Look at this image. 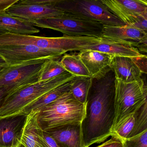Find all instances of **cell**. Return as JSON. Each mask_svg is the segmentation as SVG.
Masks as SVG:
<instances>
[{
  "label": "cell",
  "instance_id": "cell-25",
  "mask_svg": "<svg viewBox=\"0 0 147 147\" xmlns=\"http://www.w3.org/2000/svg\"><path fill=\"white\" fill-rule=\"evenodd\" d=\"M147 130V102L136 111L134 127L128 138L136 136Z\"/></svg>",
  "mask_w": 147,
  "mask_h": 147
},
{
  "label": "cell",
  "instance_id": "cell-9",
  "mask_svg": "<svg viewBox=\"0 0 147 147\" xmlns=\"http://www.w3.org/2000/svg\"><path fill=\"white\" fill-rule=\"evenodd\" d=\"M0 57L8 66L39 59H58L60 58L50 50L33 45L0 46Z\"/></svg>",
  "mask_w": 147,
  "mask_h": 147
},
{
  "label": "cell",
  "instance_id": "cell-23",
  "mask_svg": "<svg viewBox=\"0 0 147 147\" xmlns=\"http://www.w3.org/2000/svg\"><path fill=\"white\" fill-rule=\"evenodd\" d=\"M66 71L60 61L58 59H47L41 66L39 74V81L48 80Z\"/></svg>",
  "mask_w": 147,
  "mask_h": 147
},
{
  "label": "cell",
  "instance_id": "cell-31",
  "mask_svg": "<svg viewBox=\"0 0 147 147\" xmlns=\"http://www.w3.org/2000/svg\"><path fill=\"white\" fill-rule=\"evenodd\" d=\"M21 0H0V13L6 12L7 9Z\"/></svg>",
  "mask_w": 147,
  "mask_h": 147
},
{
  "label": "cell",
  "instance_id": "cell-11",
  "mask_svg": "<svg viewBox=\"0 0 147 147\" xmlns=\"http://www.w3.org/2000/svg\"><path fill=\"white\" fill-rule=\"evenodd\" d=\"M108 10L126 25L139 16L147 14V0H101Z\"/></svg>",
  "mask_w": 147,
  "mask_h": 147
},
{
  "label": "cell",
  "instance_id": "cell-39",
  "mask_svg": "<svg viewBox=\"0 0 147 147\" xmlns=\"http://www.w3.org/2000/svg\"></svg>",
  "mask_w": 147,
  "mask_h": 147
},
{
  "label": "cell",
  "instance_id": "cell-16",
  "mask_svg": "<svg viewBox=\"0 0 147 147\" xmlns=\"http://www.w3.org/2000/svg\"><path fill=\"white\" fill-rule=\"evenodd\" d=\"M45 132L61 147H84L81 123L69 124Z\"/></svg>",
  "mask_w": 147,
  "mask_h": 147
},
{
  "label": "cell",
  "instance_id": "cell-12",
  "mask_svg": "<svg viewBox=\"0 0 147 147\" xmlns=\"http://www.w3.org/2000/svg\"><path fill=\"white\" fill-rule=\"evenodd\" d=\"M27 114L0 117V147H19Z\"/></svg>",
  "mask_w": 147,
  "mask_h": 147
},
{
  "label": "cell",
  "instance_id": "cell-30",
  "mask_svg": "<svg viewBox=\"0 0 147 147\" xmlns=\"http://www.w3.org/2000/svg\"><path fill=\"white\" fill-rule=\"evenodd\" d=\"M66 0H21L17 3L20 4H54Z\"/></svg>",
  "mask_w": 147,
  "mask_h": 147
},
{
  "label": "cell",
  "instance_id": "cell-14",
  "mask_svg": "<svg viewBox=\"0 0 147 147\" xmlns=\"http://www.w3.org/2000/svg\"><path fill=\"white\" fill-rule=\"evenodd\" d=\"M92 78H99L111 70L110 64L114 56L92 50L81 51L78 54Z\"/></svg>",
  "mask_w": 147,
  "mask_h": 147
},
{
  "label": "cell",
  "instance_id": "cell-18",
  "mask_svg": "<svg viewBox=\"0 0 147 147\" xmlns=\"http://www.w3.org/2000/svg\"><path fill=\"white\" fill-rule=\"evenodd\" d=\"M110 68L116 79L124 83L138 81L143 74L132 58L128 57H114Z\"/></svg>",
  "mask_w": 147,
  "mask_h": 147
},
{
  "label": "cell",
  "instance_id": "cell-35",
  "mask_svg": "<svg viewBox=\"0 0 147 147\" xmlns=\"http://www.w3.org/2000/svg\"><path fill=\"white\" fill-rule=\"evenodd\" d=\"M7 32H8L6 31V30H4V29L0 28V35L6 33Z\"/></svg>",
  "mask_w": 147,
  "mask_h": 147
},
{
  "label": "cell",
  "instance_id": "cell-28",
  "mask_svg": "<svg viewBox=\"0 0 147 147\" xmlns=\"http://www.w3.org/2000/svg\"><path fill=\"white\" fill-rule=\"evenodd\" d=\"M142 73L147 74V56L144 54L141 57L131 58Z\"/></svg>",
  "mask_w": 147,
  "mask_h": 147
},
{
  "label": "cell",
  "instance_id": "cell-26",
  "mask_svg": "<svg viewBox=\"0 0 147 147\" xmlns=\"http://www.w3.org/2000/svg\"><path fill=\"white\" fill-rule=\"evenodd\" d=\"M122 142L123 147H147V130Z\"/></svg>",
  "mask_w": 147,
  "mask_h": 147
},
{
  "label": "cell",
  "instance_id": "cell-3",
  "mask_svg": "<svg viewBox=\"0 0 147 147\" xmlns=\"http://www.w3.org/2000/svg\"><path fill=\"white\" fill-rule=\"evenodd\" d=\"M100 40V38L89 36L45 37L7 32L0 35V46L33 45L50 50L60 57L67 52L80 51L84 47Z\"/></svg>",
  "mask_w": 147,
  "mask_h": 147
},
{
  "label": "cell",
  "instance_id": "cell-34",
  "mask_svg": "<svg viewBox=\"0 0 147 147\" xmlns=\"http://www.w3.org/2000/svg\"><path fill=\"white\" fill-rule=\"evenodd\" d=\"M7 66L8 65L6 63L5 60L1 57H0V68H4Z\"/></svg>",
  "mask_w": 147,
  "mask_h": 147
},
{
  "label": "cell",
  "instance_id": "cell-32",
  "mask_svg": "<svg viewBox=\"0 0 147 147\" xmlns=\"http://www.w3.org/2000/svg\"><path fill=\"white\" fill-rule=\"evenodd\" d=\"M43 136L47 147H61L54 139L45 131H43Z\"/></svg>",
  "mask_w": 147,
  "mask_h": 147
},
{
  "label": "cell",
  "instance_id": "cell-27",
  "mask_svg": "<svg viewBox=\"0 0 147 147\" xmlns=\"http://www.w3.org/2000/svg\"><path fill=\"white\" fill-rule=\"evenodd\" d=\"M129 26L147 32V14L139 16Z\"/></svg>",
  "mask_w": 147,
  "mask_h": 147
},
{
  "label": "cell",
  "instance_id": "cell-10",
  "mask_svg": "<svg viewBox=\"0 0 147 147\" xmlns=\"http://www.w3.org/2000/svg\"><path fill=\"white\" fill-rule=\"evenodd\" d=\"M102 38L135 47L140 53H147V33L129 25H104Z\"/></svg>",
  "mask_w": 147,
  "mask_h": 147
},
{
  "label": "cell",
  "instance_id": "cell-1",
  "mask_svg": "<svg viewBox=\"0 0 147 147\" xmlns=\"http://www.w3.org/2000/svg\"><path fill=\"white\" fill-rule=\"evenodd\" d=\"M115 80L111 70L99 78L92 79L86 115L81 123L84 147L103 142L113 135Z\"/></svg>",
  "mask_w": 147,
  "mask_h": 147
},
{
  "label": "cell",
  "instance_id": "cell-29",
  "mask_svg": "<svg viewBox=\"0 0 147 147\" xmlns=\"http://www.w3.org/2000/svg\"><path fill=\"white\" fill-rule=\"evenodd\" d=\"M96 147H123V142L120 138L113 135L109 140Z\"/></svg>",
  "mask_w": 147,
  "mask_h": 147
},
{
  "label": "cell",
  "instance_id": "cell-38",
  "mask_svg": "<svg viewBox=\"0 0 147 147\" xmlns=\"http://www.w3.org/2000/svg\"></svg>",
  "mask_w": 147,
  "mask_h": 147
},
{
  "label": "cell",
  "instance_id": "cell-22",
  "mask_svg": "<svg viewBox=\"0 0 147 147\" xmlns=\"http://www.w3.org/2000/svg\"><path fill=\"white\" fill-rule=\"evenodd\" d=\"M91 77H76L72 80L70 92L73 96L79 102L87 103L89 91L92 83Z\"/></svg>",
  "mask_w": 147,
  "mask_h": 147
},
{
  "label": "cell",
  "instance_id": "cell-17",
  "mask_svg": "<svg viewBox=\"0 0 147 147\" xmlns=\"http://www.w3.org/2000/svg\"><path fill=\"white\" fill-rule=\"evenodd\" d=\"M85 50L101 52L114 57L132 58L141 57L144 55L141 53L135 47L103 38H101V40L98 43L84 47L81 51Z\"/></svg>",
  "mask_w": 147,
  "mask_h": 147
},
{
  "label": "cell",
  "instance_id": "cell-2",
  "mask_svg": "<svg viewBox=\"0 0 147 147\" xmlns=\"http://www.w3.org/2000/svg\"><path fill=\"white\" fill-rule=\"evenodd\" d=\"M86 104L67 92L39 111L38 121L43 131L69 124L81 123L86 115Z\"/></svg>",
  "mask_w": 147,
  "mask_h": 147
},
{
  "label": "cell",
  "instance_id": "cell-36",
  "mask_svg": "<svg viewBox=\"0 0 147 147\" xmlns=\"http://www.w3.org/2000/svg\"><path fill=\"white\" fill-rule=\"evenodd\" d=\"M4 68H5V67H4ZM3 68H0V71L2 70V69H3Z\"/></svg>",
  "mask_w": 147,
  "mask_h": 147
},
{
  "label": "cell",
  "instance_id": "cell-5",
  "mask_svg": "<svg viewBox=\"0 0 147 147\" xmlns=\"http://www.w3.org/2000/svg\"><path fill=\"white\" fill-rule=\"evenodd\" d=\"M147 91L146 86L142 78L130 83H124L115 79L113 133L121 122L146 102Z\"/></svg>",
  "mask_w": 147,
  "mask_h": 147
},
{
  "label": "cell",
  "instance_id": "cell-15",
  "mask_svg": "<svg viewBox=\"0 0 147 147\" xmlns=\"http://www.w3.org/2000/svg\"><path fill=\"white\" fill-rule=\"evenodd\" d=\"M39 111H31L27 116L20 142V147H47L43 130L39 121Z\"/></svg>",
  "mask_w": 147,
  "mask_h": 147
},
{
  "label": "cell",
  "instance_id": "cell-7",
  "mask_svg": "<svg viewBox=\"0 0 147 147\" xmlns=\"http://www.w3.org/2000/svg\"><path fill=\"white\" fill-rule=\"evenodd\" d=\"M53 5L65 13L98 22L105 26L126 25L111 13L100 1L66 0Z\"/></svg>",
  "mask_w": 147,
  "mask_h": 147
},
{
  "label": "cell",
  "instance_id": "cell-24",
  "mask_svg": "<svg viewBox=\"0 0 147 147\" xmlns=\"http://www.w3.org/2000/svg\"><path fill=\"white\" fill-rule=\"evenodd\" d=\"M136 115L135 112L121 122L114 129L113 135L122 140L127 139L134 127Z\"/></svg>",
  "mask_w": 147,
  "mask_h": 147
},
{
  "label": "cell",
  "instance_id": "cell-21",
  "mask_svg": "<svg viewBox=\"0 0 147 147\" xmlns=\"http://www.w3.org/2000/svg\"><path fill=\"white\" fill-rule=\"evenodd\" d=\"M60 62L66 71L76 77H91L78 55L64 54Z\"/></svg>",
  "mask_w": 147,
  "mask_h": 147
},
{
  "label": "cell",
  "instance_id": "cell-13",
  "mask_svg": "<svg viewBox=\"0 0 147 147\" xmlns=\"http://www.w3.org/2000/svg\"><path fill=\"white\" fill-rule=\"evenodd\" d=\"M12 16L27 21L54 17L63 14L64 12L53 4H20L13 5L6 11Z\"/></svg>",
  "mask_w": 147,
  "mask_h": 147
},
{
  "label": "cell",
  "instance_id": "cell-8",
  "mask_svg": "<svg viewBox=\"0 0 147 147\" xmlns=\"http://www.w3.org/2000/svg\"><path fill=\"white\" fill-rule=\"evenodd\" d=\"M47 59H39L3 68L0 71V88L7 87L11 92L38 82L41 66Z\"/></svg>",
  "mask_w": 147,
  "mask_h": 147
},
{
  "label": "cell",
  "instance_id": "cell-4",
  "mask_svg": "<svg viewBox=\"0 0 147 147\" xmlns=\"http://www.w3.org/2000/svg\"><path fill=\"white\" fill-rule=\"evenodd\" d=\"M75 76L66 71L59 76L39 81L10 92L0 110V117L19 114L28 105L56 87L71 80Z\"/></svg>",
  "mask_w": 147,
  "mask_h": 147
},
{
  "label": "cell",
  "instance_id": "cell-20",
  "mask_svg": "<svg viewBox=\"0 0 147 147\" xmlns=\"http://www.w3.org/2000/svg\"><path fill=\"white\" fill-rule=\"evenodd\" d=\"M72 79L47 92L24 108L20 113L28 115L32 110L39 111L43 107L53 102L64 93L70 91Z\"/></svg>",
  "mask_w": 147,
  "mask_h": 147
},
{
  "label": "cell",
  "instance_id": "cell-37",
  "mask_svg": "<svg viewBox=\"0 0 147 147\" xmlns=\"http://www.w3.org/2000/svg\"><path fill=\"white\" fill-rule=\"evenodd\" d=\"M93 1H101V0H93Z\"/></svg>",
  "mask_w": 147,
  "mask_h": 147
},
{
  "label": "cell",
  "instance_id": "cell-6",
  "mask_svg": "<svg viewBox=\"0 0 147 147\" xmlns=\"http://www.w3.org/2000/svg\"><path fill=\"white\" fill-rule=\"evenodd\" d=\"M36 27L48 28L62 33L64 36L102 37L104 25L100 22L85 20L70 14L28 21Z\"/></svg>",
  "mask_w": 147,
  "mask_h": 147
},
{
  "label": "cell",
  "instance_id": "cell-33",
  "mask_svg": "<svg viewBox=\"0 0 147 147\" xmlns=\"http://www.w3.org/2000/svg\"><path fill=\"white\" fill-rule=\"evenodd\" d=\"M11 92V90L7 87L0 88V110L2 107L6 97Z\"/></svg>",
  "mask_w": 147,
  "mask_h": 147
},
{
  "label": "cell",
  "instance_id": "cell-19",
  "mask_svg": "<svg viewBox=\"0 0 147 147\" xmlns=\"http://www.w3.org/2000/svg\"><path fill=\"white\" fill-rule=\"evenodd\" d=\"M0 28L16 34L32 35L40 32L39 29L29 22L12 16L6 12L0 13Z\"/></svg>",
  "mask_w": 147,
  "mask_h": 147
}]
</instances>
